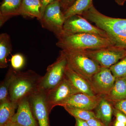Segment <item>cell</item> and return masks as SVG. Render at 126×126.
I'll return each mask as SVG.
<instances>
[{
    "mask_svg": "<svg viewBox=\"0 0 126 126\" xmlns=\"http://www.w3.org/2000/svg\"><path fill=\"white\" fill-rule=\"evenodd\" d=\"M81 16L105 31L115 44L126 47V19L105 15L94 5Z\"/></svg>",
    "mask_w": 126,
    "mask_h": 126,
    "instance_id": "6da1fadb",
    "label": "cell"
},
{
    "mask_svg": "<svg viewBox=\"0 0 126 126\" xmlns=\"http://www.w3.org/2000/svg\"><path fill=\"white\" fill-rule=\"evenodd\" d=\"M41 76L33 70L16 71V75L9 90V99L18 106L22 99L28 98L39 90Z\"/></svg>",
    "mask_w": 126,
    "mask_h": 126,
    "instance_id": "7a4b0ae2",
    "label": "cell"
},
{
    "mask_svg": "<svg viewBox=\"0 0 126 126\" xmlns=\"http://www.w3.org/2000/svg\"><path fill=\"white\" fill-rule=\"evenodd\" d=\"M110 39L89 33H79L64 36L58 40L56 45L61 50H82L94 49L114 45Z\"/></svg>",
    "mask_w": 126,
    "mask_h": 126,
    "instance_id": "3957f363",
    "label": "cell"
},
{
    "mask_svg": "<svg viewBox=\"0 0 126 126\" xmlns=\"http://www.w3.org/2000/svg\"><path fill=\"white\" fill-rule=\"evenodd\" d=\"M61 51L65 55L68 66L90 82L92 77L101 67L80 50H61Z\"/></svg>",
    "mask_w": 126,
    "mask_h": 126,
    "instance_id": "277c9868",
    "label": "cell"
},
{
    "mask_svg": "<svg viewBox=\"0 0 126 126\" xmlns=\"http://www.w3.org/2000/svg\"><path fill=\"white\" fill-rule=\"evenodd\" d=\"M80 51L103 67L110 68L126 56V47L116 44Z\"/></svg>",
    "mask_w": 126,
    "mask_h": 126,
    "instance_id": "5b68a950",
    "label": "cell"
},
{
    "mask_svg": "<svg viewBox=\"0 0 126 126\" xmlns=\"http://www.w3.org/2000/svg\"><path fill=\"white\" fill-rule=\"evenodd\" d=\"M67 66V60L61 50L56 61L47 67L45 74L41 78L39 90L46 93L60 83L65 77Z\"/></svg>",
    "mask_w": 126,
    "mask_h": 126,
    "instance_id": "8992f818",
    "label": "cell"
},
{
    "mask_svg": "<svg viewBox=\"0 0 126 126\" xmlns=\"http://www.w3.org/2000/svg\"><path fill=\"white\" fill-rule=\"evenodd\" d=\"M39 21L43 28L53 32L58 40L60 39L65 21L61 0H57L48 5Z\"/></svg>",
    "mask_w": 126,
    "mask_h": 126,
    "instance_id": "52a82bcc",
    "label": "cell"
},
{
    "mask_svg": "<svg viewBox=\"0 0 126 126\" xmlns=\"http://www.w3.org/2000/svg\"><path fill=\"white\" fill-rule=\"evenodd\" d=\"M79 33L94 34L110 39L105 31L96 26L92 24L82 16L75 15L66 19L63 26L62 36L60 38Z\"/></svg>",
    "mask_w": 126,
    "mask_h": 126,
    "instance_id": "ba28073f",
    "label": "cell"
},
{
    "mask_svg": "<svg viewBox=\"0 0 126 126\" xmlns=\"http://www.w3.org/2000/svg\"><path fill=\"white\" fill-rule=\"evenodd\" d=\"M81 93L67 78L64 77L59 84L46 93V99L50 112L54 107L60 106L63 102L72 95Z\"/></svg>",
    "mask_w": 126,
    "mask_h": 126,
    "instance_id": "9c48e42d",
    "label": "cell"
},
{
    "mask_svg": "<svg viewBox=\"0 0 126 126\" xmlns=\"http://www.w3.org/2000/svg\"><path fill=\"white\" fill-rule=\"evenodd\" d=\"M30 107L39 126H50L46 93L39 90L28 97Z\"/></svg>",
    "mask_w": 126,
    "mask_h": 126,
    "instance_id": "30bf717a",
    "label": "cell"
},
{
    "mask_svg": "<svg viewBox=\"0 0 126 126\" xmlns=\"http://www.w3.org/2000/svg\"><path fill=\"white\" fill-rule=\"evenodd\" d=\"M116 79L110 68L101 67L92 77L90 82L95 94L104 97L110 93Z\"/></svg>",
    "mask_w": 126,
    "mask_h": 126,
    "instance_id": "8fae6325",
    "label": "cell"
},
{
    "mask_svg": "<svg viewBox=\"0 0 126 126\" xmlns=\"http://www.w3.org/2000/svg\"><path fill=\"white\" fill-rule=\"evenodd\" d=\"M104 97L99 95L90 96L82 93L74 94L63 102L60 106L93 111Z\"/></svg>",
    "mask_w": 126,
    "mask_h": 126,
    "instance_id": "7c38bea8",
    "label": "cell"
},
{
    "mask_svg": "<svg viewBox=\"0 0 126 126\" xmlns=\"http://www.w3.org/2000/svg\"><path fill=\"white\" fill-rule=\"evenodd\" d=\"M11 121L19 126H39L32 112L28 98L19 103L17 112Z\"/></svg>",
    "mask_w": 126,
    "mask_h": 126,
    "instance_id": "4fadbf2b",
    "label": "cell"
},
{
    "mask_svg": "<svg viewBox=\"0 0 126 126\" xmlns=\"http://www.w3.org/2000/svg\"><path fill=\"white\" fill-rule=\"evenodd\" d=\"M65 77L79 92L90 96H95L90 82L73 71L67 65L65 71Z\"/></svg>",
    "mask_w": 126,
    "mask_h": 126,
    "instance_id": "5bb4252c",
    "label": "cell"
},
{
    "mask_svg": "<svg viewBox=\"0 0 126 126\" xmlns=\"http://www.w3.org/2000/svg\"><path fill=\"white\" fill-rule=\"evenodd\" d=\"M22 0H3L0 6V27L16 16L19 15Z\"/></svg>",
    "mask_w": 126,
    "mask_h": 126,
    "instance_id": "9a60e30c",
    "label": "cell"
},
{
    "mask_svg": "<svg viewBox=\"0 0 126 126\" xmlns=\"http://www.w3.org/2000/svg\"><path fill=\"white\" fill-rule=\"evenodd\" d=\"M113 108L112 104L103 97L94 110L96 118L105 126H111Z\"/></svg>",
    "mask_w": 126,
    "mask_h": 126,
    "instance_id": "2e32d148",
    "label": "cell"
},
{
    "mask_svg": "<svg viewBox=\"0 0 126 126\" xmlns=\"http://www.w3.org/2000/svg\"><path fill=\"white\" fill-rule=\"evenodd\" d=\"M104 98L113 105L119 101L126 99V76L116 78L111 90Z\"/></svg>",
    "mask_w": 126,
    "mask_h": 126,
    "instance_id": "e0dca14e",
    "label": "cell"
},
{
    "mask_svg": "<svg viewBox=\"0 0 126 126\" xmlns=\"http://www.w3.org/2000/svg\"><path fill=\"white\" fill-rule=\"evenodd\" d=\"M41 7L40 0H22L19 15L25 18H36L39 20Z\"/></svg>",
    "mask_w": 126,
    "mask_h": 126,
    "instance_id": "ac0fdd59",
    "label": "cell"
},
{
    "mask_svg": "<svg viewBox=\"0 0 126 126\" xmlns=\"http://www.w3.org/2000/svg\"><path fill=\"white\" fill-rule=\"evenodd\" d=\"M12 44L10 36L6 33L0 34V68L8 67L7 58L12 52Z\"/></svg>",
    "mask_w": 126,
    "mask_h": 126,
    "instance_id": "d6986e66",
    "label": "cell"
},
{
    "mask_svg": "<svg viewBox=\"0 0 126 126\" xmlns=\"http://www.w3.org/2000/svg\"><path fill=\"white\" fill-rule=\"evenodd\" d=\"M93 5V0H76L64 12L65 20L75 15H82L84 12L90 9Z\"/></svg>",
    "mask_w": 126,
    "mask_h": 126,
    "instance_id": "ffe728a7",
    "label": "cell"
},
{
    "mask_svg": "<svg viewBox=\"0 0 126 126\" xmlns=\"http://www.w3.org/2000/svg\"><path fill=\"white\" fill-rule=\"evenodd\" d=\"M18 106L10 100L0 103V126H4L11 121Z\"/></svg>",
    "mask_w": 126,
    "mask_h": 126,
    "instance_id": "44dd1931",
    "label": "cell"
},
{
    "mask_svg": "<svg viewBox=\"0 0 126 126\" xmlns=\"http://www.w3.org/2000/svg\"><path fill=\"white\" fill-rule=\"evenodd\" d=\"M16 70L10 68L0 85V103L9 101V90L16 75Z\"/></svg>",
    "mask_w": 126,
    "mask_h": 126,
    "instance_id": "7402d4cb",
    "label": "cell"
},
{
    "mask_svg": "<svg viewBox=\"0 0 126 126\" xmlns=\"http://www.w3.org/2000/svg\"><path fill=\"white\" fill-rule=\"evenodd\" d=\"M64 109L70 115L75 118H78L87 121L94 118H96L93 111L79 109L64 108Z\"/></svg>",
    "mask_w": 126,
    "mask_h": 126,
    "instance_id": "603a6c76",
    "label": "cell"
},
{
    "mask_svg": "<svg viewBox=\"0 0 126 126\" xmlns=\"http://www.w3.org/2000/svg\"><path fill=\"white\" fill-rule=\"evenodd\" d=\"M110 70L116 78L126 76V56L111 66Z\"/></svg>",
    "mask_w": 126,
    "mask_h": 126,
    "instance_id": "cb8c5ba5",
    "label": "cell"
},
{
    "mask_svg": "<svg viewBox=\"0 0 126 126\" xmlns=\"http://www.w3.org/2000/svg\"><path fill=\"white\" fill-rule=\"evenodd\" d=\"M25 60L23 55L17 53L12 56L11 60V67L16 71H20L24 66Z\"/></svg>",
    "mask_w": 126,
    "mask_h": 126,
    "instance_id": "d4e9b609",
    "label": "cell"
},
{
    "mask_svg": "<svg viewBox=\"0 0 126 126\" xmlns=\"http://www.w3.org/2000/svg\"><path fill=\"white\" fill-rule=\"evenodd\" d=\"M113 115L116 117V120L126 124V115L124 113L114 107L113 109Z\"/></svg>",
    "mask_w": 126,
    "mask_h": 126,
    "instance_id": "484cf974",
    "label": "cell"
},
{
    "mask_svg": "<svg viewBox=\"0 0 126 126\" xmlns=\"http://www.w3.org/2000/svg\"><path fill=\"white\" fill-rule=\"evenodd\" d=\"M113 107L121 111L126 115V99H123L113 104Z\"/></svg>",
    "mask_w": 126,
    "mask_h": 126,
    "instance_id": "4316f807",
    "label": "cell"
},
{
    "mask_svg": "<svg viewBox=\"0 0 126 126\" xmlns=\"http://www.w3.org/2000/svg\"><path fill=\"white\" fill-rule=\"evenodd\" d=\"M76 0H61V6L63 13Z\"/></svg>",
    "mask_w": 126,
    "mask_h": 126,
    "instance_id": "83f0119b",
    "label": "cell"
},
{
    "mask_svg": "<svg viewBox=\"0 0 126 126\" xmlns=\"http://www.w3.org/2000/svg\"><path fill=\"white\" fill-rule=\"evenodd\" d=\"M56 0H40L41 6L40 10L41 16L43 15V12H44L46 7H47L48 5Z\"/></svg>",
    "mask_w": 126,
    "mask_h": 126,
    "instance_id": "f1b7e54d",
    "label": "cell"
},
{
    "mask_svg": "<svg viewBox=\"0 0 126 126\" xmlns=\"http://www.w3.org/2000/svg\"><path fill=\"white\" fill-rule=\"evenodd\" d=\"M88 124L90 126H106L96 118H94L87 121Z\"/></svg>",
    "mask_w": 126,
    "mask_h": 126,
    "instance_id": "f546056e",
    "label": "cell"
},
{
    "mask_svg": "<svg viewBox=\"0 0 126 126\" xmlns=\"http://www.w3.org/2000/svg\"><path fill=\"white\" fill-rule=\"evenodd\" d=\"M76 121L75 126H90L86 121L78 118H75Z\"/></svg>",
    "mask_w": 126,
    "mask_h": 126,
    "instance_id": "4dcf8cb0",
    "label": "cell"
},
{
    "mask_svg": "<svg viewBox=\"0 0 126 126\" xmlns=\"http://www.w3.org/2000/svg\"><path fill=\"white\" fill-rule=\"evenodd\" d=\"M113 126H126V124L116 120L113 123Z\"/></svg>",
    "mask_w": 126,
    "mask_h": 126,
    "instance_id": "1f68e13d",
    "label": "cell"
},
{
    "mask_svg": "<svg viewBox=\"0 0 126 126\" xmlns=\"http://www.w3.org/2000/svg\"><path fill=\"white\" fill-rule=\"evenodd\" d=\"M115 2L118 5L120 6H123L124 5V2L123 0H114Z\"/></svg>",
    "mask_w": 126,
    "mask_h": 126,
    "instance_id": "d6a6232c",
    "label": "cell"
},
{
    "mask_svg": "<svg viewBox=\"0 0 126 126\" xmlns=\"http://www.w3.org/2000/svg\"><path fill=\"white\" fill-rule=\"evenodd\" d=\"M4 126H19L17 125V124L14 123V122H12L11 121H10L9 123H7L6 125H5Z\"/></svg>",
    "mask_w": 126,
    "mask_h": 126,
    "instance_id": "836d02e7",
    "label": "cell"
},
{
    "mask_svg": "<svg viewBox=\"0 0 126 126\" xmlns=\"http://www.w3.org/2000/svg\"><path fill=\"white\" fill-rule=\"evenodd\" d=\"M123 1H124V3H125L126 1V0H123Z\"/></svg>",
    "mask_w": 126,
    "mask_h": 126,
    "instance_id": "e575fe53",
    "label": "cell"
}]
</instances>
